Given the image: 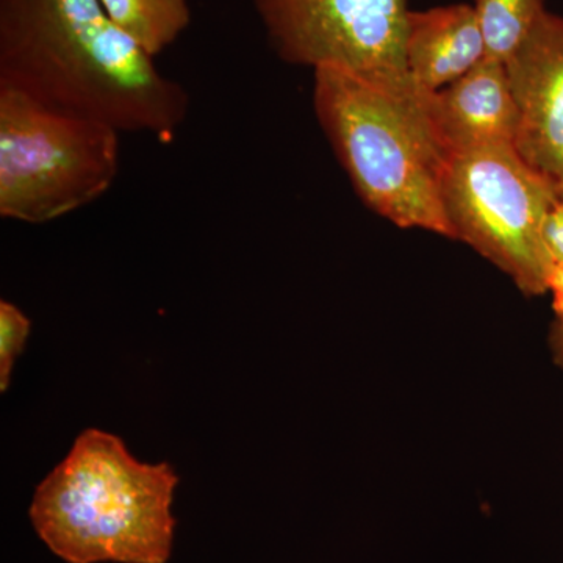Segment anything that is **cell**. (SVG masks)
Masks as SVG:
<instances>
[{"label": "cell", "instance_id": "cell-15", "mask_svg": "<svg viewBox=\"0 0 563 563\" xmlns=\"http://www.w3.org/2000/svg\"><path fill=\"white\" fill-rule=\"evenodd\" d=\"M548 347L554 365L563 372V321H553L548 333Z\"/></svg>", "mask_w": 563, "mask_h": 563}, {"label": "cell", "instance_id": "cell-7", "mask_svg": "<svg viewBox=\"0 0 563 563\" xmlns=\"http://www.w3.org/2000/svg\"><path fill=\"white\" fill-rule=\"evenodd\" d=\"M506 69L520 114L515 147L563 192V16L544 11Z\"/></svg>", "mask_w": 563, "mask_h": 563}, {"label": "cell", "instance_id": "cell-2", "mask_svg": "<svg viewBox=\"0 0 563 563\" xmlns=\"http://www.w3.org/2000/svg\"><path fill=\"white\" fill-rule=\"evenodd\" d=\"M429 92L314 69V114L366 207L398 228L453 240L442 202L453 151L432 120Z\"/></svg>", "mask_w": 563, "mask_h": 563}, {"label": "cell", "instance_id": "cell-14", "mask_svg": "<svg viewBox=\"0 0 563 563\" xmlns=\"http://www.w3.org/2000/svg\"><path fill=\"white\" fill-rule=\"evenodd\" d=\"M548 292L553 296L554 320L563 321V262L555 263L551 269Z\"/></svg>", "mask_w": 563, "mask_h": 563}, {"label": "cell", "instance_id": "cell-4", "mask_svg": "<svg viewBox=\"0 0 563 563\" xmlns=\"http://www.w3.org/2000/svg\"><path fill=\"white\" fill-rule=\"evenodd\" d=\"M120 133L0 88V217L46 224L98 201L120 172Z\"/></svg>", "mask_w": 563, "mask_h": 563}, {"label": "cell", "instance_id": "cell-3", "mask_svg": "<svg viewBox=\"0 0 563 563\" xmlns=\"http://www.w3.org/2000/svg\"><path fill=\"white\" fill-rule=\"evenodd\" d=\"M177 483L169 463L136 461L120 437L87 429L36 488L32 525L68 563H166Z\"/></svg>", "mask_w": 563, "mask_h": 563}, {"label": "cell", "instance_id": "cell-11", "mask_svg": "<svg viewBox=\"0 0 563 563\" xmlns=\"http://www.w3.org/2000/svg\"><path fill=\"white\" fill-rule=\"evenodd\" d=\"M487 58L506 63L547 11V0H476Z\"/></svg>", "mask_w": 563, "mask_h": 563}, {"label": "cell", "instance_id": "cell-13", "mask_svg": "<svg viewBox=\"0 0 563 563\" xmlns=\"http://www.w3.org/2000/svg\"><path fill=\"white\" fill-rule=\"evenodd\" d=\"M543 242L554 265L563 262V196L544 218Z\"/></svg>", "mask_w": 563, "mask_h": 563}, {"label": "cell", "instance_id": "cell-1", "mask_svg": "<svg viewBox=\"0 0 563 563\" xmlns=\"http://www.w3.org/2000/svg\"><path fill=\"white\" fill-rule=\"evenodd\" d=\"M99 0H0V88L169 143L190 98Z\"/></svg>", "mask_w": 563, "mask_h": 563}, {"label": "cell", "instance_id": "cell-5", "mask_svg": "<svg viewBox=\"0 0 563 563\" xmlns=\"http://www.w3.org/2000/svg\"><path fill=\"white\" fill-rule=\"evenodd\" d=\"M562 196L514 144L454 152L442 187L453 240L501 269L526 296L548 292L554 263L544 246L543 222Z\"/></svg>", "mask_w": 563, "mask_h": 563}, {"label": "cell", "instance_id": "cell-8", "mask_svg": "<svg viewBox=\"0 0 563 563\" xmlns=\"http://www.w3.org/2000/svg\"><path fill=\"white\" fill-rule=\"evenodd\" d=\"M428 102L432 120L453 154L515 146L520 114L506 63L485 57L454 84L429 92Z\"/></svg>", "mask_w": 563, "mask_h": 563}, {"label": "cell", "instance_id": "cell-9", "mask_svg": "<svg viewBox=\"0 0 563 563\" xmlns=\"http://www.w3.org/2000/svg\"><path fill=\"white\" fill-rule=\"evenodd\" d=\"M487 57L474 7L466 3L409 11L404 58L410 79L426 91L454 84Z\"/></svg>", "mask_w": 563, "mask_h": 563}, {"label": "cell", "instance_id": "cell-12", "mask_svg": "<svg viewBox=\"0 0 563 563\" xmlns=\"http://www.w3.org/2000/svg\"><path fill=\"white\" fill-rule=\"evenodd\" d=\"M31 320L11 302H0V390L10 385L11 369L31 333Z\"/></svg>", "mask_w": 563, "mask_h": 563}, {"label": "cell", "instance_id": "cell-6", "mask_svg": "<svg viewBox=\"0 0 563 563\" xmlns=\"http://www.w3.org/2000/svg\"><path fill=\"white\" fill-rule=\"evenodd\" d=\"M277 57L395 91L417 88L404 58L409 0H254Z\"/></svg>", "mask_w": 563, "mask_h": 563}, {"label": "cell", "instance_id": "cell-10", "mask_svg": "<svg viewBox=\"0 0 563 563\" xmlns=\"http://www.w3.org/2000/svg\"><path fill=\"white\" fill-rule=\"evenodd\" d=\"M114 24L152 58L173 46L191 22L188 0H99Z\"/></svg>", "mask_w": 563, "mask_h": 563}]
</instances>
